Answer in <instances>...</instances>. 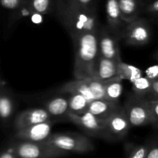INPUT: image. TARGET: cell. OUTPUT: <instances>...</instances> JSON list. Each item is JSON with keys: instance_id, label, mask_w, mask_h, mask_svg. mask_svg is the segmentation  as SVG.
Returning a JSON list of instances; mask_svg holds the SVG:
<instances>
[{"instance_id": "cell-31", "label": "cell", "mask_w": 158, "mask_h": 158, "mask_svg": "<svg viewBox=\"0 0 158 158\" xmlns=\"http://www.w3.org/2000/svg\"><path fill=\"white\" fill-rule=\"evenodd\" d=\"M145 99H147L148 101L158 100V79L154 80L151 92L145 98Z\"/></svg>"}, {"instance_id": "cell-25", "label": "cell", "mask_w": 158, "mask_h": 158, "mask_svg": "<svg viewBox=\"0 0 158 158\" xmlns=\"http://www.w3.org/2000/svg\"><path fill=\"white\" fill-rule=\"evenodd\" d=\"M88 85L90 88L95 100L97 99H104L105 100V86H106V81H102L96 80L92 78H86Z\"/></svg>"}, {"instance_id": "cell-20", "label": "cell", "mask_w": 158, "mask_h": 158, "mask_svg": "<svg viewBox=\"0 0 158 158\" xmlns=\"http://www.w3.org/2000/svg\"><path fill=\"white\" fill-rule=\"evenodd\" d=\"M143 72L140 69L134 65L129 64L122 60L118 64V76L123 80H127L131 83L135 82L142 77Z\"/></svg>"}, {"instance_id": "cell-9", "label": "cell", "mask_w": 158, "mask_h": 158, "mask_svg": "<svg viewBox=\"0 0 158 158\" xmlns=\"http://www.w3.org/2000/svg\"><path fill=\"white\" fill-rule=\"evenodd\" d=\"M119 39L108 26H103L98 30V43L100 55L117 62L122 61L119 49Z\"/></svg>"}, {"instance_id": "cell-6", "label": "cell", "mask_w": 158, "mask_h": 158, "mask_svg": "<svg viewBox=\"0 0 158 158\" xmlns=\"http://www.w3.org/2000/svg\"><path fill=\"white\" fill-rule=\"evenodd\" d=\"M67 119L89 136L110 141V136L105 124V119L97 117L89 112H85L81 115L69 112Z\"/></svg>"}, {"instance_id": "cell-7", "label": "cell", "mask_w": 158, "mask_h": 158, "mask_svg": "<svg viewBox=\"0 0 158 158\" xmlns=\"http://www.w3.org/2000/svg\"><path fill=\"white\" fill-rule=\"evenodd\" d=\"M151 38V28L146 19L139 17L127 24L123 40L127 45L143 46Z\"/></svg>"}, {"instance_id": "cell-23", "label": "cell", "mask_w": 158, "mask_h": 158, "mask_svg": "<svg viewBox=\"0 0 158 158\" xmlns=\"http://www.w3.org/2000/svg\"><path fill=\"white\" fill-rule=\"evenodd\" d=\"M149 146V143H126L125 156L126 158H147Z\"/></svg>"}, {"instance_id": "cell-27", "label": "cell", "mask_w": 158, "mask_h": 158, "mask_svg": "<svg viewBox=\"0 0 158 158\" xmlns=\"http://www.w3.org/2000/svg\"><path fill=\"white\" fill-rule=\"evenodd\" d=\"M148 105H149L150 110L152 116V124L151 125L154 127L158 128V100L148 101Z\"/></svg>"}, {"instance_id": "cell-30", "label": "cell", "mask_w": 158, "mask_h": 158, "mask_svg": "<svg viewBox=\"0 0 158 158\" xmlns=\"http://www.w3.org/2000/svg\"><path fill=\"white\" fill-rule=\"evenodd\" d=\"M145 76L151 80L158 79V62L156 64L149 67L145 71Z\"/></svg>"}, {"instance_id": "cell-4", "label": "cell", "mask_w": 158, "mask_h": 158, "mask_svg": "<svg viewBox=\"0 0 158 158\" xmlns=\"http://www.w3.org/2000/svg\"><path fill=\"white\" fill-rule=\"evenodd\" d=\"M9 147L14 150L18 158H62L69 154L44 142L16 140L12 142Z\"/></svg>"}, {"instance_id": "cell-5", "label": "cell", "mask_w": 158, "mask_h": 158, "mask_svg": "<svg viewBox=\"0 0 158 158\" xmlns=\"http://www.w3.org/2000/svg\"><path fill=\"white\" fill-rule=\"evenodd\" d=\"M132 126H143L152 124V116L148 100L136 94H130L123 105Z\"/></svg>"}, {"instance_id": "cell-2", "label": "cell", "mask_w": 158, "mask_h": 158, "mask_svg": "<svg viewBox=\"0 0 158 158\" xmlns=\"http://www.w3.org/2000/svg\"><path fill=\"white\" fill-rule=\"evenodd\" d=\"M71 40L82 34L98 31V20L96 8H73L61 22Z\"/></svg>"}, {"instance_id": "cell-14", "label": "cell", "mask_w": 158, "mask_h": 158, "mask_svg": "<svg viewBox=\"0 0 158 158\" xmlns=\"http://www.w3.org/2000/svg\"><path fill=\"white\" fill-rule=\"evenodd\" d=\"M122 108L119 102L97 99L89 102L86 112H89L101 119H106Z\"/></svg>"}, {"instance_id": "cell-34", "label": "cell", "mask_w": 158, "mask_h": 158, "mask_svg": "<svg viewBox=\"0 0 158 158\" xmlns=\"http://www.w3.org/2000/svg\"><path fill=\"white\" fill-rule=\"evenodd\" d=\"M0 158H18V156L15 154L14 150L10 147H9L7 149L2 150Z\"/></svg>"}, {"instance_id": "cell-29", "label": "cell", "mask_w": 158, "mask_h": 158, "mask_svg": "<svg viewBox=\"0 0 158 158\" xmlns=\"http://www.w3.org/2000/svg\"><path fill=\"white\" fill-rule=\"evenodd\" d=\"M73 8L94 9L96 8V0H76Z\"/></svg>"}, {"instance_id": "cell-35", "label": "cell", "mask_w": 158, "mask_h": 158, "mask_svg": "<svg viewBox=\"0 0 158 158\" xmlns=\"http://www.w3.org/2000/svg\"><path fill=\"white\" fill-rule=\"evenodd\" d=\"M154 57H155L156 60H157V61H158V51L155 54V55H154Z\"/></svg>"}, {"instance_id": "cell-22", "label": "cell", "mask_w": 158, "mask_h": 158, "mask_svg": "<svg viewBox=\"0 0 158 158\" xmlns=\"http://www.w3.org/2000/svg\"><path fill=\"white\" fill-rule=\"evenodd\" d=\"M25 6L32 13L49 14L52 9V0H26Z\"/></svg>"}, {"instance_id": "cell-3", "label": "cell", "mask_w": 158, "mask_h": 158, "mask_svg": "<svg viewBox=\"0 0 158 158\" xmlns=\"http://www.w3.org/2000/svg\"><path fill=\"white\" fill-rule=\"evenodd\" d=\"M44 143L69 153H87L95 149L87 136L77 133H52Z\"/></svg>"}, {"instance_id": "cell-24", "label": "cell", "mask_w": 158, "mask_h": 158, "mask_svg": "<svg viewBox=\"0 0 158 158\" xmlns=\"http://www.w3.org/2000/svg\"><path fill=\"white\" fill-rule=\"evenodd\" d=\"M153 82L154 80L148 78L146 76H142L133 83V93L145 99L151 92Z\"/></svg>"}, {"instance_id": "cell-17", "label": "cell", "mask_w": 158, "mask_h": 158, "mask_svg": "<svg viewBox=\"0 0 158 158\" xmlns=\"http://www.w3.org/2000/svg\"><path fill=\"white\" fill-rule=\"evenodd\" d=\"M119 5L122 19L127 24L139 18L143 9L141 0H119Z\"/></svg>"}, {"instance_id": "cell-12", "label": "cell", "mask_w": 158, "mask_h": 158, "mask_svg": "<svg viewBox=\"0 0 158 158\" xmlns=\"http://www.w3.org/2000/svg\"><path fill=\"white\" fill-rule=\"evenodd\" d=\"M106 13L108 28L119 39H123L127 23L122 19L119 0H106Z\"/></svg>"}, {"instance_id": "cell-18", "label": "cell", "mask_w": 158, "mask_h": 158, "mask_svg": "<svg viewBox=\"0 0 158 158\" xmlns=\"http://www.w3.org/2000/svg\"><path fill=\"white\" fill-rule=\"evenodd\" d=\"M15 111V102L3 85H1L0 93V116L2 125H7Z\"/></svg>"}, {"instance_id": "cell-32", "label": "cell", "mask_w": 158, "mask_h": 158, "mask_svg": "<svg viewBox=\"0 0 158 158\" xmlns=\"http://www.w3.org/2000/svg\"><path fill=\"white\" fill-rule=\"evenodd\" d=\"M143 10H144L145 12L148 14L158 15V0H154L152 2L147 5L143 8Z\"/></svg>"}, {"instance_id": "cell-16", "label": "cell", "mask_w": 158, "mask_h": 158, "mask_svg": "<svg viewBox=\"0 0 158 158\" xmlns=\"http://www.w3.org/2000/svg\"><path fill=\"white\" fill-rule=\"evenodd\" d=\"M44 108L52 116L66 117L69 112V97L56 96L44 103Z\"/></svg>"}, {"instance_id": "cell-11", "label": "cell", "mask_w": 158, "mask_h": 158, "mask_svg": "<svg viewBox=\"0 0 158 158\" xmlns=\"http://www.w3.org/2000/svg\"><path fill=\"white\" fill-rule=\"evenodd\" d=\"M52 116L44 108H28L19 113L14 121V127L16 131L35 124L51 120Z\"/></svg>"}, {"instance_id": "cell-26", "label": "cell", "mask_w": 158, "mask_h": 158, "mask_svg": "<svg viewBox=\"0 0 158 158\" xmlns=\"http://www.w3.org/2000/svg\"><path fill=\"white\" fill-rule=\"evenodd\" d=\"M76 0H56L57 13L60 22L63 21L69 11L73 8Z\"/></svg>"}, {"instance_id": "cell-28", "label": "cell", "mask_w": 158, "mask_h": 158, "mask_svg": "<svg viewBox=\"0 0 158 158\" xmlns=\"http://www.w3.org/2000/svg\"><path fill=\"white\" fill-rule=\"evenodd\" d=\"M1 4L5 9L9 10H16L20 9L26 0H0Z\"/></svg>"}, {"instance_id": "cell-19", "label": "cell", "mask_w": 158, "mask_h": 158, "mask_svg": "<svg viewBox=\"0 0 158 158\" xmlns=\"http://www.w3.org/2000/svg\"><path fill=\"white\" fill-rule=\"evenodd\" d=\"M123 79L120 76L106 81L105 86V100L119 102L123 91Z\"/></svg>"}, {"instance_id": "cell-15", "label": "cell", "mask_w": 158, "mask_h": 158, "mask_svg": "<svg viewBox=\"0 0 158 158\" xmlns=\"http://www.w3.org/2000/svg\"><path fill=\"white\" fill-rule=\"evenodd\" d=\"M60 92L63 94H80L84 96L89 102L95 100V97L86 79H75L64 84L60 88Z\"/></svg>"}, {"instance_id": "cell-8", "label": "cell", "mask_w": 158, "mask_h": 158, "mask_svg": "<svg viewBox=\"0 0 158 158\" xmlns=\"http://www.w3.org/2000/svg\"><path fill=\"white\" fill-rule=\"evenodd\" d=\"M105 124L110 136V141L121 140L128 134L132 126L123 106L110 116L105 119Z\"/></svg>"}, {"instance_id": "cell-10", "label": "cell", "mask_w": 158, "mask_h": 158, "mask_svg": "<svg viewBox=\"0 0 158 158\" xmlns=\"http://www.w3.org/2000/svg\"><path fill=\"white\" fill-rule=\"evenodd\" d=\"M52 120L30 125L15 132V138L17 140L26 142H46L52 134Z\"/></svg>"}, {"instance_id": "cell-21", "label": "cell", "mask_w": 158, "mask_h": 158, "mask_svg": "<svg viewBox=\"0 0 158 158\" xmlns=\"http://www.w3.org/2000/svg\"><path fill=\"white\" fill-rule=\"evenodd\" d=\"M69 112L81 115L86 112L89 102L83 95L80 94H69Z\"/></svg>"}, {"instance_id": "cell-13", "label": "cell", "mask_w": 158, "mask_h": 158, "mask_svg": "<svg viewBox=\"0 0 158 158\" xmlns=\"http://www.w3.org/2000/svg\"><path fill=\"white\" fill-rule=\"evenodd\" d=\"M119 63L120 62L99 55L94 65L92 78L105 81L117 77L118 76Z\"/></svg>"}, {"instance_id": "cell-1", "label": "cell", "mask_w": 158, "mask_h": 158, "mask_svg": "<svg viewBox=\"0 0 158 158\" xmlns=\"http://www.w3.org/2000/svg\"><path fill=\"white\" fill-rule=\"evenodd\" d=\"M72 41L75 51L74 77L75 79L90 78L94 65L100 55L98 31L82 34Z\"/></svg>"}, {"instance_id": "cell-33", "label": "cell", "mask_w": 158, "mask_h": 158, "mask_svg": "<svg viewBox=\"0 0 158 158\" xmlns=\"http://www.w3.org/2000/svg\"><path fill=\"white\" fill-rule=\"evenodd\" d=\"M147 158H158V139L150 143Z\"/></svg>"}]
</instances>
